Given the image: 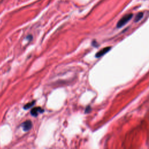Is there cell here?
<instances>
[{
  "label": "cell",
  "instance_id": "6da1fadb",
  "mask_svg": "<svg viewBox=\"0 0 149 149\" xmlns=\"http://www.w3.org/2000/svg\"><path fill=\"white\" fill-rule=\"evenodd\" d=\"M133 15L132 14H128L123 17L118 22L117 24V28H120L124 26L126 24H127L132 18Z\"/></svg>",
  "mask_w": 149,
  "mask_h": 149
},
{
  "label": "cell",
  "instance_id": "8992f818",
  "mask_svg": "<svg viewBox=\"0 0 149 149\" xmlns=\"http://www.w3.org/2000/svg\"><path fill=\"white\" fill-rule=\"evenodd\" d=\"M35 104V101L31 102V103H29L28 104H27L26 105L24 106V108L25 109H29L31 107H32Z\"/></svg>",
  "mask_w": 149,
  "mask_h": 149
},
{
  "label": "cell",
  "instance_id": "5b68a950",
  "mask_svg": "<svg viewBox=\"0 0 149 149\" xmlns=\"http://www.w3.org/2000/svg\"><path fill=\"white\" fill-rule=\"evenodd\" d=\"M143 13H139L136 17V18H135V22H138L139 21H140L142 18H143Z\"/></svg>",
  "mask_w": 149,
  "mask_h": 149
},
{
  "label": "cell",
  "instance_id": "7a4b0ae2",
  "mask_svg": "<svg viewBox=\"0 0 149 149\" xmlns=\"http://www.w3.org/2000/svg\"><path fill=\"white\" fill-rule=\"evenodd\" d=\"M111 49V47H105L103 49L101 50L100 51H98L96 54V57L98 58L100 57L103 55H104V54H105L106 53H107Z\"/></svg>",
  "mask_w": 149,
  "mask_h": 149
},
{
  "label": "cell",
  "instance_id": "277c9868",
  "mask_svg": "<svg viewBox=\"0 0 149 149\" xmlns=\"http://www.w3.org/2000/svg\"><path fill=\"white\" fill-rule=\"evenodd\" d=\"M24 130L25 131H28L29 130H30L32 128V123L30 121H27L26 122H25L22 125Z\"/></svg>",
  "mask_w": 149,
  "mask_h": 149
},
{
  "label": "cell",
  "instance_id": "52a82bcc",
  "mask_svg": "<svg viewBox=\"0 0 149 149\" xmlns=\"http://www.w3.org/2000/svg\"><path fill=\"white\" fill-rule=\"evenodd\" d=\"M90 109H91V108H90V107H88L87 108V109H86V112H88V111H90Z\"/></svg>",
  "mask_w": 149,
  "mask_h": 149
},
{
  "label": "cell",
  "instance_id": "3957f363",
  "mask_svg": "<svg viewBox=\"0 0 149 149\" xmlns=\"http://www.w3.org/2000/svg\"><path fill=\"white\" fill-rule=\"evenodd\" d=\"M43 111H44V109H42L41 107H37L34 108H33V109H32V111H31V114H32L33 116H37L39 114L43 112Z\"/></svg>",
  "mask_w": 149,
  "mask_h": 149
}]
</instances>
